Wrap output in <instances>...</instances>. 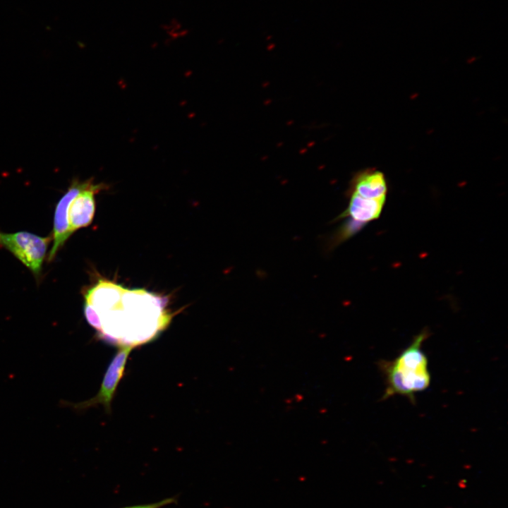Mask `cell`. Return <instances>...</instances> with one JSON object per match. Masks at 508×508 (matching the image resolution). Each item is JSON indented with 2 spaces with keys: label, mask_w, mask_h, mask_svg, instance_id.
Instances as JSON below:
<instances>
[{
  "label": "cell",
  "mask_w": 508,
  "mask_h": 508,
  "mask_svg": "<svg viewBox=\"0 0 508 508\" xmlns=\"http://www.w3.org/2000/svg\"><path fill=\"white\" fill-rule=\"evenodd\" d=\"M52 240V237H42L27 231L11 234L0 231V247L9 250L36 277L40 275L47 248Z\"/></svg>",
  "instance_id": "3"
},
{
  "label": "cell",
  "mask_w": 508,
  "mask_h": 508,
  "mask_svg": "<svg viewBox=\"0 0 508 508\" xmlns=\"http://www.w3.org/2000/svg\"><path fill=\"white\" fill-rule=\"evenodd\" d=\"M428 337L429 332L424 329L394 359L378 362L385 382L382 399L400 395L413 403L416 394L429 387L431 376L428 359L422 349V344Z\"/></svg>",
  "instance_id": "2"
},
{
  "label": "cell",
  "mask_w": 508,
  "mask_h": 508,
  "mask_svg": "<svg viewBox=\"0 0 508 508\" xmlns=\"http://www.w3.org/2000/svg\"><path fill=\"white\" fill-rule=\"evenodd\" d=\"M133 347L131 345L119 346V349L107 369L99 390L95 397L89 400L71 405L75 409L83 410L102 404L107 411H109L116 387L123 377L127 359Z\"/></svg>",
  "instance_id": "4"
},
{
  "label": "cell",
  "mask_w": 508,
  "mask_h": 508,
  "mask_svg": "<svg viewBox=\"0 0 508 508\" xmlns=\"http://www.w3.org/2000/svg\"><path fill=\"white\" fill-rule=\"evenodd\" d=\"M176 502V498L172 497H167V498H165L162 500H159V501H157L155 502H152V503L127 506V507H121V508H162L167 505L174 504Z\"/></svg>",
  "instance_id": "10"
},
{
  "label": "cell",
  "mask_w": 508,
  "mask_h": 508,
  "mask_svg": "<svg viewBox=\"0 0 508 508\" xmlns=\"http://www.w3.org/2000/svg\"><path fill=\"white\" fill-rule=\"evenodd\" d=\"M385 200L363 198L352 192L349 206L338 219H350L366 224L378 219L382 213Z\"/></svg>",
  "instance_id": "7"
},
{
  "label": "cell",
  "mask_w": 508,
  "mask_h": 508,
  "mask_svg": "<svg viewBox=\"0 0 508 508\" xmlns=\"http://www.w3.org/2000/svg\"><path fill=\"white\" fill-rule=\"evenodd\" d=\"M365 225L366 224L354 221L351 219L346 220L334 234V238L331 242L332 246H338L339 243L352 237L356 233L360 231Z\"/></svg>",
  "instance_id": "9"
},
{
  "label": "cell",
  "mask_w": 508,
  "mask_h": 508,
  "mask_svg": "<svg viewBox=\"0 0 508 508\" xmlns=\"http://www.w3.org/2000/svg\"><path fill=\"white\" fill-rule=\"evenodd\" d=\"M91 180L80 181L74 180L58 202L54 217L53 244L49 253L48 261H52L58 251L71 236L68 222V209L73 199L88 184Z\"/></svg>",
  "instance_id": "5"
},
{
  "label": "cell",
  "mask_w": 508,
  "mask_h": 508,
  "mask_svg": "<svg viewBox=\"0 0 508 508\" xmlns=\"http://www.w3.org/2000/svg\"><path fill=\"white\" fill-rule=\"evenodd\" d=\"M104 188L102 183L94 184L91 181L71 202L68 209L71 235L78 229L91 224L95 212V194Z\"/></svg>",
  "instance_id": "6"
},
{
  "label": "cell",
  "mask_w": 508,
  "mask_h": 508,
  "mask_svg": "<svg viewBox=\"0 0 508 508\" xmlns=\"http://www.w3.org/2000/svg\"><path fill=\"white\" fill-rule=\"evenodd\" d=\"M85 304L99 318L98 334L107 341L135 346L152 339L164 329L172 315L165 309L167 298L144 289H128L99 279L84 294Z\"/></svg>",
  "instance_id": "1"
},
{
  "label": "cell",
  "mask_w": 508,
  "mask_h": 508,
  "mask_svg": "<svg viewBox=\"0 0 508 508\" xmlns=\"http://www.w3.org/2000/svg\"><path fill=\"white\" fill-rule=\"evenodd\" d=\"M352 192L365 198L385 200L387 186L383 173L374 169L361 173L353 181Z\"/></svg>",
  "instance_id": "8"
}]
</instances>
